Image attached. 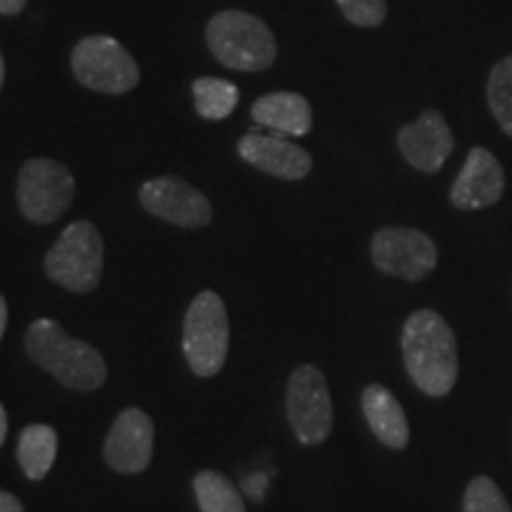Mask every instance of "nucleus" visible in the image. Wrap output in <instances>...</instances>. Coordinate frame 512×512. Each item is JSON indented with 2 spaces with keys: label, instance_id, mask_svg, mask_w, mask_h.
<instances>
[{
  "label": "nucleus",
  "instance_id": "f257e3e1",
  "mask_svg": "<svg viewBox=\"0 0 512 512\" xmlns=\"http://www.w3.org/2000/svg\"><path fill=\"white\" fill-rule=\"evenodd\" d=\"M401 349L408 375L422 394L441 399L456 387V335L437 311L420 309L408 316L401 332Z\"/></svg>",
  "mask_w": 512,
  "mask_h": 512
},
{
  "label": "nucleus",
  "instance_id": "f03ea898",
  "mask_svg": "<svg viewBox=\"0 0 512 512\" xmlns=\"http://www.w3.org/2000/svg\"><path fill=\"white\" fill-rule=\"evenodd\" d=\"M27 354L67 387L93 392L107 380L105 358L91 344L69 335L60 323L38 318L27 332Z\"/></svg>",
  "mask_w": 512,
  "mask_h": 512
},
{
  "label": "nucleus",
  "instance_id": "7ed1b4c3",
  "mask_svg": "<svg viewBox=\"0 0 512 512\" xmlns=\"http://www.w3.org/2000/svg\"><path fill=\"white\" fill-rule=\"evenodd\" d=\"M207 46L216 60L238 72H261L271 67L278 46L273 31L259 17L226 10L207 24Z\"/></svg>",
  "mask_w": 512,
  "mask_h": 512
},
{
  "label": "nucleus",
  "instance_id": "20e7f679",
  "mask_svg": "<svg viewBox=\"0 0 512 512\" xmlns=\"http://www.w3.org/2000/svg\"><path fill=\"white\" fill-rule=\"evenodd\" d=\"M230 325L226 304L216 292H202L192 299L185 313L183 354L197 377L221 373L228 356Z\"/></svg>",
  "mask_w": 512,
  "mask_h": 512
},
{
  "label": "nucleus",
  "instance_id": "39448f33",
  "mask_svg": "<svg viewBox=\"0 0 512 512\" xmlns=\"http://www.w3.org/2000/svg\"><path fill=\"white\" fill-rule=\"evenodd\" d=\"M105 245L100 230L88 221H76L57 238L46 254V273L72 292H93L102 278Z\"/></svg>",
  "mask_w": 512,
  "mask_h": 512
},
{
  "label": "nucleus",
  "instance_id": "423d86ee",
  "mask_svg": "<svg viewBox=\"0 0 512 512\" xmlns=\"http://www.w3.org/2000/svg\"><path fill=\"white\" fill-rule=\"evenodd\" d=\"M74 200V178L55 159H29L17 178L19 211L31 223L46 226L60 219Z\"/></svg>",
  "mask_w": 512,
  "mask_h": 512
},
{
  "label": "nucleus",
  "instance_id": "0eeeda50",
  "mask_svg": "<svg viewBox=\"0 0 512 512\" xmlns=\"http://www.w3.org/2000/svg\"><path fill=\"white\" fill-rule=\"evenodd\" d=\"M72 69L83 86L98 93H128L140 81L136 60L112 36L83 38L72 53Z\"/></svg>",
  "mask_w": 512,
  "mask_h": 512
},
{
  "label": "nucleus",
  "instance_id": "6e6552de",
  "mask_svg": "<svg viewBox=\"0 0 512 512\" xmlns=\"http://www.w3.org/2000/svg\"><path fill=\"white\" fill-rule=\"evenodd\" d=\"M287 418L292 432L302 444L316 446L330 437L332 399L325 375L316 366H299L287 384Z\"/></svg>",
  "mask_w": 512,
  "mask_h": 512
},
{
  "label": "nucleus",
  "instance_id": "1a4fd4ad",
  "mask_svg": "<svg viewBox=\"0 0 512 512\" xmlns=\"http://www.w3.org/2000/svg\"><path fill=\"white\" fill-rule=\"evenodd\" d=\"M370 256L377 271L408 280V283H418L434 271L439 252L434 240L422 230L392 226L377 230L373 235Z\"/></svg>",
  "mask_w": 512,
  "mask_h": 512
},
{
  "label": "nucleus",
  "instance_id": "9d476101",
  "mask_svg": "<svg viewBox=\"0 0 512 512\" xmlns=\"http://www.w3.org/2000/svg\"><path fill=\"white\" fill-rule=\"evenodd\" d=\"M140 202L150 214L183 228H202L211 221V204L183 178L162 176L140 188Z\"/></svg>",
  "mask_w": 512,
  "mask_h": 512
},
{
  "label": "nucleus",
  "instance_id": "9b49d317",
  "mask_svg": "<svg viewBox=\"0 0 512 512\" xmlns=\"http://www.w3.org/2000/svg\"><path fill=\"white\" fill-rule=\"evenodd\" d=\"M396 143L403 159L422 174H437L456 147L451 126L437 110L422 112L413 124L401 126Z\"/></svg>",
  "mask_w": 512,
  "mask_h": 512
},
{
  "label": "nucleus",
  "instance_id": "f8f14e48",
  "mask_svg": "<svg viewBox=\"0 0 512 512\" xmlns=\"http://www.w3.org/2000/svg\"><path fill=\"white\" fill-rule=\"evenodd\" d=\"M152 446H155V425L150 415L138 408H126L107 434L105 458L117 472L138 475L150 465Z\"/></svg>",
  "mask_w": 512,
  "mask_h": 512
},
{
  "label": "nucleus",
  "instance_id": "ddd939ff",
  "mask_svg": "<svg viewBox=\"0 0 512 512\" xmlns=\"http://www.w3.org/2000/svg\"><path fill=\"white\" fill-rule=\"evenodd\" d=\"M505 192V171L496 155L486 147H472L467 152L463 169L451 185L453 207L463 211H479L491 207Z\"/></svg>",
  "mask_w": 512,
  "mask_h": 512
},
{
  "label": "nucleus",
  "instance_id": "4468645a",
  "mask_svg": "<svg viewBox=\"0 0 512 512\" xmlns=\"http://www.w3.org/2000/svg\"><path fill=\"white\" fill-rule=\"evenodd\" d=\"M240 157L264 171L268 176L285 181H302L311 174L313 159L304 147L290 143L283 136H266L261 131H249L238 145Z\"/></svg>",
  "mask_w": 512,
  "mask_h": 512
},
{
  "label": "nucleus",
  "instance_id": "2eb2a0df",
  "mask_svg": "<svg viewBox=\"0 0 512 512\" xmlns=\"http://www.w3.org/2000/svg\"><path fill=\"white\" fill-rule=\"evenodd\" d=\"M252 119L271 128L273 136L302 138L311 131L313 112L309 100L299 93H268L252 107Z\"/></svg>",
  "mask_w": 512,
  "mask_h": 512
},
{
  "label": "nucleus",
  "instance_id": "dca6fc26",
  "mask_svg": "<svg viewBox=\"0 0 512 512\" xmlns=\"http://www.w3.org/2000/svg\"><path fill=\"white\" fill-rule=\"evenodd\" d=\"M361 408L366 415L370 430L384 446L401 448L408 446L411 439V430H408L406 413H403L401 403L396 401V396L389 392L382 384H368L361 394Z\"/></svg>",
  "mask_w": 512,
  "mask_h": 512
},
{
  "label": "nucleus",
  "instance_id": "f3484780",
  "mask_svg": "<svg viewBox=\"0 0 512 512\" xmlns=\"http://www.w3.org/2000/svg\"><path fill=\"white\" fill-rule=\"evenodd\" d=\"M57 456V432L50 425H29L22 430L17 460L29 479H43Z\"/></svg>",
  "mask_w": 512,
  "mask_h": 512
},
{
  "label": "nucleus",
  "instance_id": "a211bd4d",
  "mask_svg": "<svg viewBox=\"0 0 512 512\" xmlns=\"http://www.w3.org/2000/svg\"><path fill=\"white\" fill-rule=\"evenodd\" d=\"M192 98H195L197 112L204 119L219 121L233 114L240 102V91L235 83L226 79H211V76H202L192 83Z\"/></svg>",
  "mask_w": 512,
  "mask_h": 512
},
{
  "label": "nucleus",
  "instance_id": "6ab92c4d",
  "mask_svg": "<svg viewBox=\"0 0 512 512\" xmlns=\"http://www.w3.org/2000/svg\"><path fill=\"white\" fill-rule=\"evenodd\" d=\"M195 496L202 512H245L242 494L221 472H200L195 477Z\"/></svg>",
  "mask_w": 512,
  "mask_h": 512
},
{
  "label": "nucleus",
  "instance_id": "aec40b11",
  "mask_svg": "<svg viewBox=\"0 0 512 512\" xmlns=\"http://www.w3.org/2000/svg\"><path fill=\"white\" fill-rule=\"evenodd\" d=\"M486 100H489L491 114L501 131L512 138V55L503 57L491 69L489 83H486Z\"/></svg>",
  "mask_w": 512,
  "mask_h": 512
},
{
  "label": "nucleus",
  "instance_id": "412c9836",
  "mask_svg": "<svg viewBox=\"0 0 512 512\" xmlns=\"http://www.w3.org/2000/svg\"><path fill=\"white\" fill-rule=\"evenodd\" d=\"M463 512H512L503 491L491 477H475L467 484L463 496Z\"/></svg>",
  "mask_w": 512,
  "mask_h": 512
},
{
  "label": "nucleus",
  "instance_id": "4be33fe9",
  "mask_svg": "<svg viewBox=\"0 0 512 512\" xmlns=\"http://www.w3.org/2000/svg\"><path fill=\"white\" fill-rule=\"evenodd\" d=\"M337 5L356 27H380L387 17V0H337Z\"/></svg>",
  "mask_w": 512,
  "mask_h": 512
},
{
  "label": "nucleus",
  "instance_id": "5701e85b",
  "mask_svg": "<svg viewBox=\"0 0 512 512\" xmlns=\"http://www.w3.org/2000/svg\"><path fill=\"white\" fill-rule=\"evenodd\" d=\"M266 484H268V475H264V472H261V475L247 477L245 484H242V486H245V494L249 498H254V501H261V498H264Z\"/></svg>",
  "mask_w": 512,
  "mask_h": 512
},
{
  "label": "nucleus",
  "instance_id": "b1692460",
  "mask_svg": "<svg viewBox=\"0 0 512 512\" xmlns=\"http://www.w3.org/2000/svg\"><path fill=\"white\" fill-rule=\"evenodd\" d=\"M0 512H24V508L22 503H19V498L0 489Z\"/></svg>",
  "mask_w": 512,
  "mask_h": 512
},
{
  "label": "nucleus",
  "instance_id": "393cba45",
  "mask_svg": "<svg viewBox=\"0 0 512 512\" xmlns=\"http://www.w3.org/2000/svg\"><path fill=\"white\" fill-rule=\"evenodd\" d=\"M27 0H0V15H17L24 10Z\"/></svg>",
  "mask_w": 512,
  "mask_h": 512
},
{
  "label": "nucleus",
  "instance_id": "a878e982",
  "mask_svg": "<svg viewBox=\"0 0 512 512\" xmlns=\"http://www.w3.org/2000/svg\"><path fill=\"white\" fill-rule=\"evenodd\" d=\"M5 437H8V413H5V408L0 406V446H3Z\"/></svg>",
  "mask_w": 512,
  "mask_h": 512
},
{
  "label": "nucleus",
  "instance_id": "bb28decb",
  "mask_svg": "<svg viewBox=\"0 0 512 512\" xmlns=\"http://www.w3.org/2000/svg\"><path fill=\"white\" fill-rule=\"evenodd\" d=\"M5 325H8V304H5V299L0 297V339H3Z\"/></svg>",
  "mask_w": 512,
  "mask_h": 512
},
{
  "label": "nucleus",
  "instance_id": "cd10ccee",
  "mask_svg": "<svg viewBox=\"0 0 512 512\" xmlns=\"http://www.w3.org/2000/svg\"><path fill=\"white\" fill-rule=\"evenodd\" d=\"M3 83H5V60L3 55H0V88H3Z\"/></svg>",
  "mask_w": 512,
  "mask_h": 512
}]
</instances>
